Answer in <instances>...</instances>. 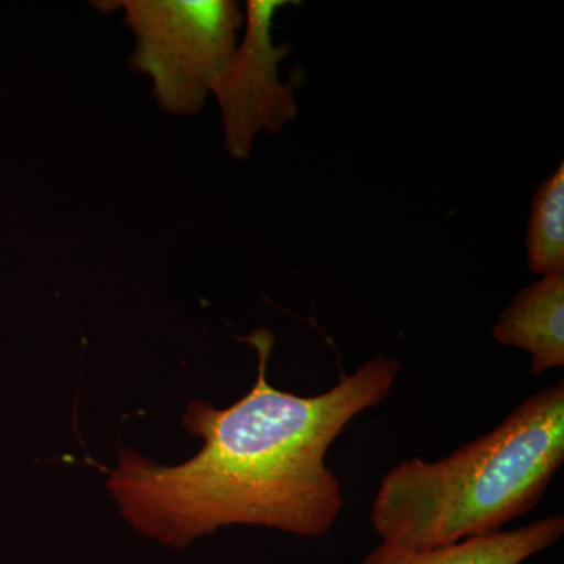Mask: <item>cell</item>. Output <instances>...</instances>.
Listing matches in <instances>:
<instances>
[{"label": "cell", "instance_id": "6", "mask_svg": "<svg viewBox=\"0 0 564 564\" xmlns=\"http://www.w3.org/2000/svg\"><path fill=\"white\" fill-rule=\"evenodd\" d=\"M563 532V516L555 514L510 532L500 530L423 551L381 543L361 564H524L560 541Z\"/></svg>", "mask_w": 564, "mask_h": 564}, {"label": "cell", "instance_id": "1", "mask_svg": "<svg viewBox=\"0 0 564 564\" xmlns=\"http://www.w3.org/2000/svg\"><path fill=\"white\" fill-rule=\"evenodd\" d=\"M242 340L258 351V380L223 410L193 400L182 423L202 437L198 455L162 467L126 448L118 454L107 485L148 536L181 547L228 525L321 538L336 524L344 492L326 454L352 419L388 399L400 362L378 356L329 391L300 397L269 383L272 332L256 329Z\"/></svg>", "mask_w": 564, "mask_h": 564}, {"label": "cell", "instance_id": "5", "mask_svg": "<svg viewBox=\"0 0 564 564\" xmlns=\"http://www.w3.org/2000/svg\"><path fill=\"white\" fill-rule=\"evenodd\" d=\"M497 343L530 355V372L564 364V273L547 274L518 293L492 328Z\"/></svg>", "mask_w": 564, "mask_h": 564}, {"label": "cell", "instance_id": "2", "mask_svg": "<svg viewBox=\"0 0 564 564\" xmlns=\"http://www.w3.org/2000/svg\"><path fill=\"white\" fill-rule=\"evenodd\" d=\"M563 463L560 380L440 462L414 458L393 467L370 521L383 543L415 551L497 533L536 507Z\"/></svg>", "mask_w": 564, "mask_h": 564}, {"label": "cell", "instance_id": "4", "mask_svg": "<svg viewBox=\"0 0 564 564\" xmlns=\"http://www.w3.org/2000/svg\"><path fill=\"white\" fill-rule=\"evenodd\" d=\"M289 0H248L245 36L232 61L212 88L225 129V148L236 161H247L262 132L280 133L299 115V70L280 79V65L291 54V43L274 44L273 18Z\"/></svg>", "mask_w": 564, "mask_h": 564}, {"label": "cell", "instance_id": "7", "mask_svg": "<svg viewBox=\"0 0 564 564\" xmlns=\"http://www.w3.org/2000/svg\"><path fill=\"white\" fill-rule=\"evenodd\" d=\"M533 273H564V163L534 192L525 237Z\"/></svg>", "mask_w": 564, "mask_h": 564}, {"label": "cell", "instance_id": "3", "mask_svg": "<svg viewBox=\"0 0 564 564\" xmlns=\"http://www.w3.org/2000/svg\"><path fill=\"white\" fill-rule=\"evenodd\" d=\"M137 47L129 66L152 80L162 110L195 117L232 61L245 24L236 0H124Z\"/></svg>", "mask_w": 564, "mask_h": 564}]
</instances>
